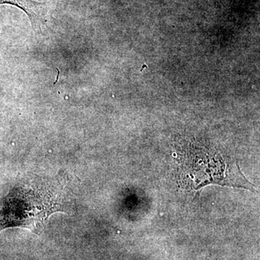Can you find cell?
Instances as JSON below:
<instances>
[{
  "label": "cell",
  "mask_w": 260,
  "mask_h": 260,
  "mask_svg": "<svg viewBox=\"0 0 260 260\" xmlns=\"http://www.w3.org/2000/svg\"><path fill=\"white\" fill-rule=\"evenodd\" d=\"M64 213L57 197L47 188L18 184L0 198V232L23 228L39 234L52 214Z\"/></svg>",
  "instance_id": "cell-2"
},
{
  "label": "cell",
  "mask_w": 260,
  "mask_h": 260,
  "mask_svg": "<svg viewBox=\"0 0 260 260\" xmlns=\"http://www.w3.org/2000/svg\"><path fill=\"white\" fill-rule=\"evenodd\" d=\"M13 5L25 12L35 32L41 30L42 25L45 23L47 14L46 3L35 0H0V5Z\"/></svg>",
  "instance_id": "cell-3"
},
{
  "label": "cell",
  "mask_w": 260,
  "mask_h": 260,
  "mask_svg": "<svg viewBox=\"0 0 260 260\" xmlns=\"http://www.w3.org/2000/svg\"><path fill=\"white\" fill-rule=\"evenodd\" d=\"M179 157L178 172L186 189L198 190L215 184L254 190L236 162L208 147L190 143L183 148Z\"/></svg>",
  "instance_id": "cell-1"
}]
</instances>
